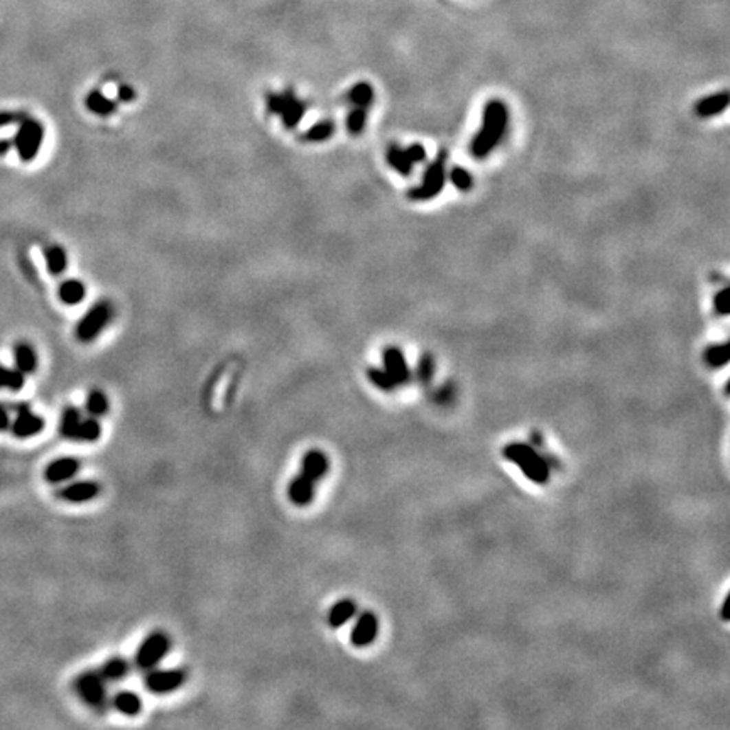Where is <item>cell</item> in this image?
<instances>
[{"label": "cell", "instance_id": "obj_1", "mask_svg": "<svg viewBox=\"0 0 730 730\" xmlns=\"http://www.w3.org/2000/svg\"><path fill=\"white\" fill-rule=\"evenodd\" d=\"M509 113L506 103L500 100H490L485 103L482 113V127L470 144L472 156L487 157L504 137L507 129Z\"/></svg>", "mask_w": 730, "mask_h": 730}, {"label": "cell", "instance_id": "obj_2", "mask_svg": "<svg viewBox=\"0 0 730 730\" xmlns=\"http://www.w3.org/2000/svg\"><path fill=\"white\" fill-rule=\"evenodd\" d=\"M502 455L506 456L509 462L518 465L522 475L533 484L543 485L549 480L551 468H549L548 460L538 452L536 446L514 441V443H507L504 446Z\"/></svg>", "mask_w": 730, "mask_h": 730}, {"label": "cell", "instance_id": "obj_3", "mask_svg": "<svg viewBox=\"0 0 730 730\" xmlns=\"http://www.w3.org/2000/svg\"><path fill=\"white\" fill-rule=\"evenodd\" d=\"M73 689L88 709L103 714L110 707V696L107 693V681L98 670H87L80 673L73 681Z\"/></svg>", "mask_w": 730, "mask_h": 730}, {"label": "cell", "instance_id": "obj_4", "mask_svg": "<svg viewBox=\"0 0 730 730\" xmlns=\"http://www.w3.org/2000/svg\"><path fill=\"white\" fill-rule=\"evenodd\" d=\"M171 651V637L164 630H153L147 634L135 649L134 654V666L139 671H149L157 668V665L169 654Z\"/></svg>", "mask_w": 730, "mask_h": 730}, {"label": "cell", "instance_id": "obj_5", "mask_svg": "<svg viewBox=\"0 0 730 730\" xmlns=\"http://www.w3.org/2000/svg\"><path fill=\"white\" fill-rule=\"evenodd\" d=\"M265 107L269 113L281 117L283 125L287 131L296 129L306 113V103L300 100L293 90H286L283 93H267Z\"/></svg>", "mask_w": 730, "mask_h": 730}, {"label": "cell", "instance_id": "obj_6", "mask_svg": "<svg viewBox=\"0 0 730 730\" xmlns=\"http://www.w3.org/2000/svg\"><path fill=\"white\" fill-rule=\"evenodd\" d=\"M446 159H448L446 151H440L436 159L428 166L425 176H423V183L408 191L409 200L426 201L441 193L446 179Z\"/></svg>", "mask_w": 730, "mask_h": 730}, {"label": "cell", "instance_id": "obj_7", "mask_svg": "<svg viewBox=\"0 0 730 730\" xmlns=\"http://www.w3.org/2000/svg\"><path fill=\"white\" fill-rule=\"evenodd\" d=\"M113 316V308L109 301H100L87 311V315L76 324V338L81 344H90L105 330Z\"/></svg>", "mask_w": 730, "mask_h": 730}, {"label": "cell", "instance_id": "obj_8", "mask_svg": "<svg viewBox=\"0 0 730 730\" xmlns=\"http://www.w3.org/2000/svg\"><path fill=\"white\" fill-rule=\"evenodd\" d=\"M44 139V127L39 120L32 117H25L19 124L16 137H14V147L17 149V154L24 162H29L38 156L41 144Z\"/></svg>", "mask_w": 730, "mask_h": 730}, {"label": "cell", "instance_id": "obj_9", "mask_svg": "<svg viewBox=\"0 0 730 730\" xmlns=\"http://www.w3.org/2000/svg\"><path fill=\"white\" fill-rule=\"evenodd\" d=\"M186 671L183 668H168L157 670L153 668L146 671L144 676V688L153 695H169L176 692L186 683Z\"/></svg>", "mask_w": 730, "mask_h": 730}, {"label": "cell", "instance_id": "obj_10", "mask_svg": "<svg viewBox=\"0 0 730 730\" xmlns=\"http://www.w3.org/2000/svg\"><path fill=\"white\" fill-rule=\"evenodd\" d=\"M46 426L43 416L32 412L29 404H17L16 406V419L10 423V431L16 438H32L39 434Z\"/></svg>", "mask_w": 730, "mask_h": 730}, {"label": "cell", "instance_id": "obj_11", "mask_svg": "<svg viewBox=\"0 0 730 730\" xmlns=\"http://www.w3.org/2000/svg\"><path fill=\"white\" fill-rule=\"evenodd\" d=\"M379 634V619L374 612L365 610L357 617L353 624L352 632H350V643L352 646L362 649L374 644Z\"/></svg>", "mask_w": 730, "mask_h": 730}, {"label": "cell", "instance_id": "obj_12", "mask_svg": "<svg viewBox=\"0 0 730 730\" xmlns=\"http://www.w3.org/2000/svg\"><path fill=\"white\" fill-rule=\"evenodd\" d=\"M382 360H384V370L390 375L394 384L397 387L409 384L411 370H409L404 353L399 346H386L384 353H382Z\"/></svg>", "mask_w": 730, "mask_h": 730}, {"label": "cell", "instance_id": "obj_13", "mask_svg": "<svg viewBox=\"0 0 730 730\" xmlns=\"http://www.w3.org/2000/svg\"><path fill=\"white\" fill-rule=\"evenodd\" d=\"M102 494V485L97 480H76L65 485L58 492L60 499L69 504H85L97 499Z\"/></svg>", "mask_w": 730, "mask_h": 730}, {"label": "cell", "instance_id": "obj_14", "mask_svg": "<svg viewBox=\"0 0 730 730\" xmlns=\"http://www.w3.org/2000/svg\"><path fill=\"white\" fill-rule=\"evenodd\" d=\"M316 494V482L306 477L305 474H298L287 485V499L291 504L298 507H306L313 502Z\"/></svg>", "mask_w": 730, "mask_h": 730}, {"label": "cell", "instance_id": "obj_15", "mask_svg": "<svg viewBox=\"0 0 730 730\" xmlns=\"http://www.w3.org/2000/svg\"><path fill=\"white\" fill-rule=\"evenodd\" d=\"M80 467L81 465L78 458H75V456H61V458L53 460V462L46 467V470H44V478H46V482H49V484L53 485L63 484V482L66 480H71V478L78 474Z\"/></svg>", "mask_w": 730, "mask_h": 730}, {"label": "cell", "instance_id": "obj_16", "mask_svg": "<svg viewBox=\"0 0 730 730\" xmlns=\"http://www.w3.org/2000/svg\"><path fill=\"white\" fill-rule=\"evenodd\" d=\"M328 470H330V458L322 450H308L301 458V474H305L311 480L320 482L327 477Z\"/></svg>", "mask_w": 730, "mask_h": 730}, {"label": "cell", "instance_id": "obj_17", "mask_svg": "<svg viewBox=\"0 0 730 730\" xmlns=\"http://www.w3.org/2000/svg\"><path fill=\"white\" fill-rule=\"evenodd\" d=\"M131 661L124 656H112L100 666V674L107 683H119L131 673Z\"/></svg>", "mask_w": 730, "mask_h": 730}, {"label": "cell", "instance_id": "obj_18", "mask_svg": "<svg viewBox=\"0 0 730 730\" xmlns=\"http://www.w3.org/2000/svg\"><path fill=\"white\" fill-rule=\"evenodd\" d=\"M357 615V604L352 599H342L338 602H335L328 610L327 621L328 626L331 629L344 628L350 619H353Z\"/></svg>", "mask_w": 730, "mask_h": 730}, {"label": "cell", "instance_id": "obj_19", "mask_svg": "<svg viewBox=\"0 0 730 730\" xmlns=\"http://www.w3.org/2000/svg\"><path fill=\"white\" fill-rule=\"evenodd\" d=\"M110 707H113L119 714L127 717H135L142 711V700L137 693L122 689L110 698Z\"/></svg>", "mask_w": 730, "mask_h": 730}, {"label": "cell", "instance_id": "obj_20", "mask_svg": "<svg viewBox=\"0 0 730 730\" xmlns=\"http://www.w3.org/2000/svg\"><path fill=\"white\" fill-rule=\"evenodd\" d=\"M729 91H720V93H715V95H710V97L707 98H702L698 103L695 105V112L698 117H714V115H718V113L724 112L725 109L729 107Z\"/></svg>", "mask_w": 730, "mask_h": 730}, {"label": "cell", "instance_id": "obj_21", "mask_svg": "<svg viewBox=\"0 0 730 730\" xmlns=\"http://www.w3.org/2000/svg\"><path fill=\"white\" fill-rule=\"evenodd\" d=\"M14 360H16V368L22 374H32L38 368V355L32 345L29 344H17L14 346Z\"/></svg>", "mask_w": 730, "mask_h": 730}, {"label": "cell", "instance_id": "obj_22", "mask_svg": "<svg viewBox=\"0 0 730 730\" xmlns=\"http://www.w3.org/2000/svg\"><path fill=\"white\" fill-rule=\"evenodd\" d=\"M81 423V412L80 409L68 406V408L63 411L61 414V423H60V433L63 438L71 441H78V430Z\"/></svg>", "mask_w": 730, "mask_h": 730}, {"label": "cell", "instance_id": "obj_23", "mask_svg": "<svg viewBox=\"0 0 730 730\" xmlns=\"http://www.w3.org/2000/svg\"><path fill=\"white\" fill-rule=\"evenodd\" d=\"M85 103H87V109L90 110L91 113L100 115V117L112 115V113L117 110V103L113 100H110L109 97H105L100 90H91L90 93L87 95V100H85Z\"/></svg>", "mask_w": 730, "mask_h": 730}, {"label": "cell", "instance_id": "obj_24", "mask_svg": "<svg viewBox=\"0 0 730 730\" xmlns=\"http://www.w3.org/2000/svg\"><path fill=\"white\" fill-rule=\"evenodd\" d=\"M387 162H389L390 168L396 169L397 173H399L401 176H409L412 171V162L411 159L408 157V154H406V149L404 147L397 146V144H390L389 147H387Z\"/></svg>", "mask_w": 730, "mask_h": 730}, {"label": "cell", "instance_id": "obj_25", "mask_svg": "<svg viewBox=\"0 0 730 730\" xmlns=\"http://www.w3.org/2000/svg\"><path fill=\"white\" fill-rule=\"evenodd\" d=\"M58 293H60V300L63 303L75 306L85 300L87 289H85V284L78 281V279H68V281L61 284Z\"/></svg>", "mask_w": 730, "mask_h": 730}, {"label": "cell", "instance_id": "obj_26", "mask_svg": "<svg viewBox=\"0 0 730 730\" xmlns=\"http://www.w3.org/2000/svg\"><path fill=\"white\" fill-rule=\"evenodd\" d=\"M374 87H372L368 81H360V83L353 85V87L350 88L346 98H349V102L352 103L353 107L368 109V107L372 105V102H374Z\"/></svg>", "mask_w": 730, "mask_h": 730}, {"label": "cell", "instance_id": "obj_27", "mask_svg": "<svg viewBox=\"0 0 730 730\" xmlns=\"http://www.w3.org/2000/svg\"><path fill=\"white\" fill-rule=\"evenodd\" d=\"M85 409H87L88 414L93 416V418H102L110 409L109 397L105 396V392H103L102 389H91L90 392H88L87 401H85Z\"/></svg>", "mask_w": 730, "mask_h": 730}, {"label": "cell", "instance_id": "obj_28", "mask_svg": "<svg viewBox=\"0 0 730 730\" xmlns=\"http://www.w3.org/2000/svg\"><path fill=\"white\" fill-rule=\"evenodd\" d=\"M44 257H46V265H47L49 274L60 276L65 272L66 265H68V256H66L63 247L60 245L49 247V249L46 250V254H44Z\"/></svg>", "mask_w": 730, "mask_h": 730}, {"label": "cell", "instance_id": "obj_29", "mask_svg": "<svg viewBox=\"0 0 730 730\" xmlns=\"http://www.w3.org/2000/svg\"><path fill=\"white\" fill-rule=\"evenodd\" d=\"M102 436V425L98 421V418L93 416H88V418H81L80 430H78V441H87V443H93L98 441Z\"/></svg>", "mask_w": 730, "mask_h": 730}, {"label": "cell", "instance_id": "obj_30", "mask_svg": "<svg viewBox=\"0 0 730 730\" xmlns=\"http://www.w3.org/2000/svg\"><path fill=\"white\" fill-rule=\"evenodd\" d=\"M335 134V124L331 120H320L306 131L305 141L308 142H324L331 139Z\"/></svg>", "mask_w": 730, "mask_h": 730}, {"label": "cell", "instance_id": "obj_31", "mask_svg": "<svg viewBox=\"0 0 730 730\" xmlns=\"http://www.w3.org/2000/svg\"><path fill=\"white\" fill-rule=\"evenodd\" d=\"M729 345L717 344L711 345L705 352V362L710 368H722L729 364Z\"/></svg>", "mask_w": 730, "mask_h": 730}, {"label": "cell", "instance_id": "obj_32", "mask_svg": "<svg viewBox=\"0 0 730 730\" xmlns=\"http://www.w3.org/2000/svg\"><path fill=\"white\" fill-rule=\"evenodd\" d=\"M24 374L17 368H7L0 365V389L19 390L24 387Z\"/></svg>", "mask_w": 730, "mask_h": 730}, {"label": "cell", "instance_id": "obj_33", "mask_svg": "<svg viewBox=\"0 0 730 730\" xmlns=\"http://www.w3.org/2000/svg\"><path fill=\"white\" fill-rule=\"evenodd\" d=\"M365 124H367V109L353 107L346 115V131L352 135H360L364 132Z\"/></svg>", "mask_w": 730, "mask_h": 730}, {"label": "cell", "instance_id": "obj_34", "mask_svg": "<svg viewBox=\"0 0 730 730\" xmlns=\"http://www.w3.org/2000/svg\"><path fill=\"white\" fill-rule=\"evenodd\" d=\"M367 375H368V381L377 387V389L384 390V392H392V390L397 389V386L394 384V381L390 379V375L387 374L384 368L368 367Z\"/></svg>", "mask_w": 730, "mask_h": 730}, {"label": "cell", "instance_id": "obj_35", "mask_svg": "<svg viewBox=\"0 0 730 730\" xmlns=\"http://www.w3.org/2000/svg\"><path fill=\"white\" fill-rule=\"evenodd\" d=\"M416 374H418V381L421 382V384H430L434 375V359L430 353H425V355L419 359Z\"/></svg>", "mask_w": 730, "mask_h": 730}, {"label": "cell", "instance_id": "obj_36", "mask_svg": "<svg viewBox=\"0 0 730 730\" xmlns=\"http://www.w3.org/2000/svg\"><path fill=\"white\" fill-rule=\"evenodd\" d=\"M450 179L455 184L456 190L460 191H468L474 186V178H472L470 173L463 168H453L452 173H450Z\"/></svg>", "mask_w": 730, "mask_h": 730}, {"label": "cell", "instance_id": "obj_37", "mask_svg": "<svg viewBox=\"0 0 730 730\" xmlns=\"http://www.w3.org/2000/svg\"><path fill=\"white\" fill-rule=\"evenodd\" d=\"M729 289L727 286L722 287L720 291H717L714 296V309L717 315L727 316L729 315Z\"/></svg>", "mask_w": 730, "mask_h": 730}, {"label": "cell", "instance_id": "obj_38", "mask_svg": "<svg viewBox=\"0 0 730 730\" xmlns=\"http://www.w3.org/2000/svg\"><path fill=\"white\" fill-rule=\"evenodd\" d=\"M406 154H408V157L411 159L412 164L423 162L426 159V151L421 144H411L409 147H406Z\"/></svg>", "mask_w": 730, "mask_h": 730}, {"label": "cell", "instance_id": "obj_39", "mask_svg": "<svg viewBox=\"0 0 730 730\" xmlns=\"http://www.w3.org/2000/svg\"><path fill=\"white\" fill-rule=\"evenodd\" d=\"M24 112H0V127H7L12 124H21L25 119Z\"/></svg>", "mask_w": 730, "mask_h": 730}, {"label": "cell", "instance_id": "obj_40", "mask_svg": "<svg viewBox=\"0 0 730 730\" xmlns=\"http://www.w3.org/2000/svg\"><path fill=\"white\" fill-rule=\"evenodd\" d=\"M117 95H119V100L120 102H132L135 98V91L134 88L129 87V85H120L119 90H117Z\"/></svg>", "mask_w": 730, "mask_h": 730}, {"label": "cell", "instance_id": "obj_41", "mask_svg": "<svg viewBox=\"0 0 730 730\" xmlns=\"http://www.w3.org/2000/svg\"><path fill=\"white\" fill-rule=\"evenodd\" d=\"M10 428V416L9 409L3 404H0V431H5Z\"/></svg>", "mask_w": 730, "mask_h": 730}, {"label": "cell", "instance_id": "obj_42", "mask_svg": "<svg viewBox=\"0 0 730 730\" xmlns=\"http://www.w3.org/2000/svg\"><path fill=\"white\" fill-rule=\"evenodd\" d=\"M12 141H5V139H0V156H5L10 149H12Z\"/></svg>", "mask_w": 730, "mask_h": 730}, {"label": "cell", "instance_id": "obj_43", "mask_svg": "<svg viewBox=\"0 0 730 730\" xmlns=\"http://www.w3.org/2000/svg\"><path fill=\"white\" fill-rule=\"evenodd\" d=\"M727 610H729V595L725 597V600H724V607H722V614H724V621H729Z\"/></svg>", "mask_w": 730, "mask_h": 730}]
</instances>
